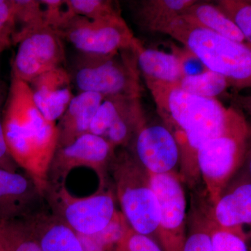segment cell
Listing matches in <instances>:
<instances>
[{
	"instance_id": "cell-1",
	"label": "cell",
	"mask_w": 251,
	"mask_h": 251,
	"mask_svg": "<svg viewBox=\"0 0 251 251\" xmlns=\"http://www.w3.org/2000/svg\"><path fill=\"white\" fill-rule=\"evenodd\" d=\"M1 120L11 158L45 193L50 166L57 148L56 124L41 115L28 84L14 77Z\"/></svg>"
},
{
	"instance_id": "cell-2",
	"label": "cell",
	"mask_w": 251,
	"mask_h": 251,
	"mask_svg": "<svg viewBox=\"0 0 251 251\" xmlns=\"http://www.w3.org/2000/svg\"><path fill=\"white\" fill-rule=\"evenodd\" d=\"M160 32L172 36L198 57L208 70L221 74L229 85L238 89L251 83V50L241 44L199 25L181 15Z\"/></svg>"
},
{
	"instance_id": "cell-3",
	"label": "cell",
	"mask_w": 251,
	"mask_h": 251,
	"mask_svg": "<svg viewBox=\"0 0 251 251\" xmlns=\"http://www.w3.org/2000/svg\"><path fill=\"white\" fill-rule=\"evenodd\" d=\"M250 137V126L245 117L234 109L223 133L206 142L198 151V172L212 204L217 202L244 165L249 152Z\"/></svg>"
},
{
	"instance_id": "cell-4",
	"label": "cell",
	"mask_w": 251,
	"mask_h": 251,
	"mask_svg": "<svg viewBox=\"0 0 251 251\" xmlns=\"http://www.w3.org/2000/svg\"><path fill=\"white\" fill-rule=\"evenodd\" d=\"M110 168L122 215L130 228L150 237L157 235L160 208L150 173L125 151L115 153Z\"/></svg>"
},
{
	"instance_id": "cell-5",
	"label": "cell",
	"mask_w": 251,
	"mask_h": 251,
	"mask_svg": "<svg viewBox=\"0 0 251 251\" xmlns=\"http://www.w3.org/2000/svg\"><path fill=\"white\" fill-rule=\"evenodd\" d=\"M127 50L110 55L79 54L69 72L72 85L78 93L94 92L104 98L117 95L140 97L136 63L134 56L132 58L126 54Z\"/></svg>"
},
{
	"instance_id": "cell-6",
	"label": "cell",
	"mask_w": 251,
	"mask_h": 251,
	"mask_svg": "<svg viewBox=\"0 0 251 251\" xmlns=\"http://www.w3.org/2000/svg\"><path fill=\"white\" fill-rule=\"evenodd\" d=\"M100 184L97 192L84 198L73 196L65 185H49L44 193L46 204L54 214L80 236L99 233L115 221L120 212L112 190Z\"/></svg>"
},
{
	"instance_id": "cell-7",
	"label": "cell",
	"mask_w": 251,
	"mask_h": 251,
	"mask_svg": "<svg viewBox=\"0 0 251 251\" xmlns=\"http://www.w3.org/2000/svg\"><path fill=\"white\" fill-rule=\"evenodd\" d=\"M79 53L110 55L130 49L133 32L122 16L92 20L75 16L55 31Z\"/></svg>"
},
{
	"instance_id": "cell-8",
	"label": "cell",
	"mask_w": 251,
	"mask_h": 251,
	"mask_svg": "<svg viewBox=\"0 0 251 251\" xmlns=\"http://www.w3.org/2000/svg\"><path fill=\"white\" fill-rule=\"evenodd\" d=\"M157 110L173 135L222 115L226 110L217 99L204 98L181 90L175 83L146 82Z\"/></svg>"
},
{
	"instance_id": "cell-9",
	"label": "cell",
	"mask_w": 251,
	"mask_h": 251,
	"mask_svg": "<svg viewBox=\"0 0 251 251\" xmlns=\"http://www.w3.org/2000/svg\"><path fill=\"white\" fill-rule=\"evenodd\" d=\"M160 208L157 236L164 251H182L186 232V200L178 173L150 174Z\"/></svg>"
},
{
	"instance_id": "cell-10",
	"label": "cell",
	"mask_w": 251,
	"mask_h": 251,
	"mask_svg": "<svg viewBox=\"0 0 251 251\" xmlns=\"http://www.w3.org/2000/svg\"><path fill=\"white\" fill-rule=\"evenodd\" d=\"M115 149L102 137L87 133L70 145L57 148L48 175L49 185L64 184L72 170L87 168L98 175L105 184V175L115 156Z\"/></svg>"
},
{
	"instance_id": "cell-11",
	"label": "cell",
	"mask_w": 251,
	"mask_h": 251,
	"mask_svg": "<svg viewBox=\"0 0 251 251\" xmlns=\"http://www.w3.org/2000/svg\"><path fill=\"white\" fill-rule=\"evenodd\" d=\"M62 41L55 31L47 26L25 37L18 44L11 77L28 84L44 73L63 67L66 58Z\"/></svg>"
},
{
	"instance_id": "cell-12",
	"label": "cell",
	"mask_w": 251,
	"mask_h": 251,
	"mask_svg": "<svg viewBox=\"0 0 251 251\" xmlns=\"http://www.w3.org/2000/svg\"><path fill=\"white\" fill-rule=\"evenodd\" d=\"M131 143L133 153L130 154L150 174L177 173L179 146L174 135L164 124H145L137 132Z\"/></svg>"
},
{
	"instance_id": "cell-13",
	"label": "cell",
	"mask_w": 251,
	"mask_h": 251,
	"mask_svg": "<svg viewBox=\"0 0 251 251\" xmlns=\"http://www.w3.org/2000/svg\"><path fill=\"white\" fill-rule=\"evenodd\" d=\"M46 204L44 193L27 173L0 169V222L24 219Z\"/></svg>"
},
{
	"instance_id": "cell-14",
	"label": "cell",
	"mask_w": 251,
	"mask_h": 251,
	"mask_svg": "<svg viewBox=\"0 0 251 251\" xmlns=\"http://www.w3.org/2000/svg\"><path fill=\"white\" fill-rule=\"evenodd\" d=\"M234 111L233 108H227L222 115L200 122L174 135L179 149V176L182 181L191 186L196 184L200 176L197 166L198 151L206 142L223 133Z\"/></svg>"
},
{
	"instance_id": "cell-15",
	"label": "cell",
	"mask_w": 251,
	"mask_h": 251,
	"mask_svg": "<svg viewBox=\"0 0 251 251\" xmlns=\"http://www.w3.org/2000/svg\"><path fill=\"white\" fill-rule=\"evenodd\" d=\"M28 85L41 115L52 123L60 119L74 97L70 74L63 67L41 74Z\"/></svg>"
},
{
	"instance_id": "cell-16",
	"label": "cell",
	"mask_w": 251,
	"mask_h": 251,
	"mask_svg": "<svg viewBox=\"0 0 251 251\" xmlns=\"http://www.w3.org/2000/svg\"><path fill=\"white\" fill-rule=\"evenodd\" d=\"M21 221L42 251H85L78 235L47 204Z\"/></svg>"
},
{
	"instance_id": "cell-17",
	"label": "cell",
	"mask_w": 251,
	"mask_h": 251,
	"mask_svg": "<svg viewBox=\"0 0 251 251\" xmlns=\"http://www.w3.org/2000/svg\"><path fill=\"white\" fill-rule=\"evenodd\" d=\"M211 221L221 228L244 232L251 223V182L246 173L232 185H228L213 204Z\"/></svg>"
},
{
	"instance_id": "cell-18",
	"label": "cell",
	"mask_w": 251,
	"mask_h": 251,
	"mask_svg": "<svg viewBox=\"0 0 251 251\" xmlns=\"http://www.w3.org/2000/svg\"><path fill=\"white\" fill-rule=\"evenodd\" d=\"M104 99L94 92H80L74 96L56 125L57 148L67 146L81 135L90 133L91 123Z\"/></svg>"
},
{
	"instance_id": "cell-19",
	"label": "cell",
	"mask_w": 251,
	"mask_h": 251,
	"mask_svg": "<svg viewBox=\"0 0 251 251\" xmlns=\"http://www.w3.org/2000/svg\"><path fill=\"white\" fill-rule=\"evenodd\" d=\"M130 49L146 82L175 83L182 78L179 61L174 54L147 49L136 38Z\"/></svg>"
},
{
	"instance_id": "cell-20",
	"label": "cell",
	"mask_w": 251,
	"mask_h": 251,
	"mask_svg": "<svg viewBox=\"0 0 251 251\" xmlns=\"http://www.w3.org/2000/svg\"><path fill=\"white\" fill-rule=\"evenodd\" d=\"M195 0H145L137 3L135 18L140 26L159 31L174 18L182 15Z\"/></svg>"
},
{
	"instance_id": "cell-21",
	"label": "cell",
	"mask_w": 251,
	"mask_h": 251,
	"mask_svg": "<svg viewBox=\"0 0 251 251\" xmlns=\"http://www.w3.org/2000/svg\"><path fill=\"white\" fill-rule=\"evenodd\" d=\"M146 123L140 97H132L119 112L103 138L115 149L128 146L138 130Z\"/></svg>"
},
{
	"instance_id": "cell-22",
	"label": "cell",
	"mask_w": 251,
	"mask_h": 251,
	"mask_svg": "<svg viewBox=\"0 0 251 251\" xmlns=\"http://www.w3.org/2000/svg\"><path fill=\"white\" fill-rule=\"evenodd\" d=\"M182 15L199 25L220 35L241 44H246L245 38L241 31L215 4L197 1L188 8Z\"/></svg>"
},
{
	"instance_id": "cell-23",
	"label": "cell",
	"mask_w": 251,
	"mask_h": 251,
	"mask_svg": "<svg viewBox=\"0 0 251 251\" xmlns=\"http://www.w3.org/2000/svg\"><path fill=\"white\" fill-rule=\"evenodd\" d=\"M14 34L12 44H18L34 31L45 27L41 0H13Z\"/></svg>"
},
{
	"instance_id": "cell-24",
	"label": "cell",
	"mask_w": 251,
	"mask_h": 251,
	"mask_svg": "<svg viewBox=\"0 0 251 251\" xmlns=\"http://www.w3.org/2000/svg\"><path fill=\"white\" fill-rule=\"evenodd\" d=\"M176 84L188 93L214 99L230 86L224 75L209 70L198 75L183 77Z\"/></svg>"
},
{
	"instance_id": "cell-25",
	"label": "cell",
	"mask_w": 251,
	"mask_h": 251,
	"mask_svg": "<svg viewBox=\"0 0 251 251\" xmlns=\"http://www.w3.org/2000/svg\"><path fill=\"white\" fill-rule=\"evenodd\" d=\"M0 246L5 251H42L21 220L0 222Z\"/></svg>"
},
{
	"instance_id": "cell-26",
	"label": "cell",
	"mask_w": 251,
	"mask_h": 251,
	"mask_svg": "<svg viewBox=\"0 0 251 251\" xmlns=\"http://www.w3.org/2000/svg\"><path fill=\"white\" fill-rule=\"evenodd\" d=\"M68 11L73 16L89 20L120 17V11L110 0H65Z\"/></svg>"
},
{
	"instance_id": "cell-27",
	"label": "cell",
	"mask_w": 251,
	"mask_h": 251,
	"mask_svg": "<svg viewBox=\"0 0 251 251\" xmlns=\"http://www.w3.org/2000/svg\"><path fill=\"white\" fill-rule=\"evenodd\" d=\"M133 96L117 95L105 97L94 115L90 133L103 138L119 112Z\"/></svg>"
},
{
	"instance_id": "cell-28",
	"label": "cell",
	"mask_w": 251,
	"mask_h": 251,
	"mask_svg": "<svg viewBox=\"0 0 251 251\" xmlns=\"http://www.w3.org/2000/svg\"><path fill=\"white\" fill-rule=\"evenodd\" d=\"M216 6L229 21L235 25L245 38L248 45L251 44V1L250 0H221Z\"/></svg>"
},
{
	"instance_id": "cell-29",
	"label": "cell",
	"mask_w": 251,
	"mask_h": 251,
	"mask_svg": "<svg viewBox=\"0 0 251 251\" xmlns=\"http://www.w3.org/2000/svg\"><path fill=\"white\" fill-rule=\"evenodd\" d=\"M213 251H249L244 232L221 228L212 221L208 222Z\"/></svg>"
},
{
	"instance_id": "cell-30",
	"label": "cell",
	"mask_w": 251,
	"mask_h": 251,
	"mask_svg": "<svg viewBox=\"0 0 251 251\" xmlns=\"http://www.w3.org/2000/svg\"><path fill=\"white\" fill-rule=\"evenodd\" d=\"M115 251H164L150 236L135 232L129 226L117 243Z\"/></svg>"
},
{
	"instance_id": "cell-31",
	"label": "cell",
	"mask_w": 251,
	"mask_h": 251,
	"mask_svg": "<svg viewBox=\"0 0 251 251\" xmlns=\"http://www.w3.org/2000/svg\"><path fill=\"white\" fill-rule=\"evenodd\" d=\"M44 11V23L47 27L57 31L72 18L65 0H41Z\"/></svg>"
},
{
	"instance_id": "cell-32",
	"label": "cell",
	"mask_w": 251,
	"mask_h": 251,
	"mask_svg": "<svg viewBox=\"0 0 251 251\" xmlns=\"http://www.w3.org/2000/svg\"><path fill=\"white\" fill-rule=\"evenodd\" d=\"M14 29L13 0H0V54L12 44Z\"/></svg>"
},
{
	"instance_id": "cell-33",
	"label": "cell",
	"mask_w": 251,
	"mask_h": 251,
	"mask_svg": "<svg viewBox=\"0 0 251 251\" xmlns=\"http://www.w3.org/2000/svg\"><path fill=\"white\" fill-rule=\"evenodd\" d=\"M182 251H213L208 223L198 225L186 236Z\"/></svg>"
},
{
	"instance_id": "cell-34",
	"label": "cell",
	"mask_w": 251,
	"mask_h": 251,
	"mask_svg": "<svg viewBox=\"0 0 251 251\" xmlns=\"http://www.w3.org/2000/svg\"><path fill=\"white\" fill-rule=\"evenodd\" d=\"M173 54L179 62L182 77L198 75L206 72L208 69L199 59L186 49L173 47Z\"/></svg>"
},
{
	"instance_id": "cell-35",
	"label": "cell",
	"mask_w": 251,
	"mask_h": 251,
	"mask_svg": "<svg viewBox=\"0 0 251 251\" xmlns=\"http://www.w3.org/2000/svg\"><path fill=\"white\" fill-rule=\"evenodd\" d=\"M0 169L11 172L18 171L20 169L19 167L11 158L6 146L1 113H0Z\"/></svg>"
},
{
	"instance_id": "cell-36",
	"label": "cell",
	"mask_w": 251,
	"mask_h": 251,
	"mask_svg": "<svg viewBox=\"0 0 251 251\" xmlns=\"http://www.w3.org/2000/svg\"><path fill=\"white\" fill-rule=\"evenodd\" d=\"M4 87L1 85V80H0V106L2 103L3 99H4Z\"/></svg>"
},
{
	"instance_id": "cell-37",
	"label": "cell",
	"mask_w": 251,
	"mask_h": 251,
	"mask_svg": "<svg viewBox=\"0 0 251 251\" xmlns=\"http://www.w3.org/2000/svg\"><path fill=\"white\" fill-rule=\"evenodd\" d=\"M0 251H5L4 249L0 246Z\"/></svg>"
}]
</instances>
